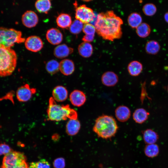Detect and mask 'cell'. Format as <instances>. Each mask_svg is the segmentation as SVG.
I'll return each instance as SVG.
<instances>
[{
    "instance_id": "obj_1",
    "label": "cell",
    "mask_w": 168,
    "mask_h": 168,
    "mask_svg": "<svg viewBox=\"0 0 168 168\" xmlns=\"http://www.w3.org/2000/svg\"><path fill=\"white\" fill-rule=\"evenodd\" d=\"M123 23L113 11H108L98 14L94 26L98 35L104 40L113 41L121 37Z\"/></svg>"
},
{
    "instance_id": "obj_2",
    "label": "cell",
    "mask_w": 168,
    "mask_h": 168,
    "mask_svg": "<svg viewBox=\"0 0 168 168\" xmlns=\"http://www.w3.org/2000/svg\"><path fill=\"white\" fill-rule=\"evenodd\" d=\"M118 128L114 117L110 115L103 114L96 119L93 131L98 137L107 139L115 136Z\"/></svg>"
},
{
    "instance_id": "obj_3",
    "label": "cell",
    "mask_w": 168,
    "mask_h": 168,
    "mask_svg": "<svg viewBox=\"0 0 168 168\" xmlns=\"http://www.w3.org/2000/svg\"><path fill=\"white\" fill-rule=\"evenodd\" d=\"M47 114L49 120L56 121L67 119H77V114L74 109L68 104L59 105L56 102L52 97L49 100Z\"/></svg>"
},
{
    "instance_id": "obj_4",
    "label": "cell",
    "mask_w": 168,
    "mask_h": 168,
    "mask_svg": "<svg viewBox=\"0 0 168 168\" xmlns=\"http://www.w3.org/2000/svg\"><path fill=\"white\" fill-rule=\"evenodd\" d=\"M17 57L14 50L0 46V77L11 75L16 65Z\"/></svg>"
},
{
    "instance_id": "obj_5",
    "label": "cell",
    "mask_w": 168,
    "mask_h": 168,
    "mask_svg": "<svg viewBox=\"0 0 168 168\" xmlns=\"http://www.w3.org/2000/svg\"><path fill=\"white\" fill-rule=\"evenodd\" d=\"M25 40L21 31L0 27V46L11 48L15 43H21Z\"/></svg>"
},
{
    "instance_id": "obj_6",
    "label": "cell",
    "mask_w": 168,
    "mask_h": 168,
    "mask_svg": "<svg viewBox=\"0 0 168 168\" xmlns=\"http://www.w3.org/2000/svg\"><path fill=\"white\" fill-rule=\"evenodd\" d=\"M0 168H29L23 152L12 151L4 155Z\"/></svg>"
},
{
    "instance_id": "obj_7",
    "label": "cell",
    "mask_w": 168,
    "mask_h": 168,
    "mask_svg": "<svg viewBox=\"0 0 168 168\" xmlns=\"http://www.w3.org/2000/svg\"><path fill=\"white\" fill-rule=\"evenodd\" d=\"M74 5L76 8L75 17L76 19L85 24L89 23L93 20L95 15L92 9L84 4L77 7L76 2Z\"/></svg>"
},
{
    "instance_id": "obj_8",
    "label": "cell",
    "mask_w": 168,
    "mask_h": 168,
    "mask_svg": "<svg viewBox=\"0 0 168 168\" xmlns=\"http://www.w3.org/2000/svg\"><path fill=\"white\" fill-rule=\"evenodd\" d=\"M36 91L35 88H31L29 84H26L17 89L16 93V97L20 102H26L30 99Z\"/></svg>"
},
{
    "instance_id": "obj_9",
    "label": "cell",
    "mask_w": 168,
    "mask_h": 168,
    "mask_svg": "<svg viewBox=\"0 0 168 168\" xmlns=\"http://www.w3.org/2000/svg\"><path fill=\"white\" fill-rule=\"evenodd\" d=\"M25 45L27 49L35 52L40 51L43 46L42 40L39 37L35 35L28 37L25 41Z\"/></svg>"
},
{
    "instance_id": "obj_10",
    "label": "cell",
    "mask_w": 168,
    "mask_h": 168,
    "mask_svg": "<svg viewBox=\"0 0 168 168\" xmlns=\"http://www.w3.org/2000/svg\"><path fill=\"white\" fill-rule=\"evenodd\" d=\"M21 21L24 26L27 28H31L37 25L39 19L37 15L34 12L28 10L23 14Z\"/></svg>"
},
{
    "instance_id": "obj_11",
    "label": "cell",
    "mask_w": 168,
    "mask_h": 168,
    "mask_svg": "<svg viewBox=\"0 0 168 168\" xmlns=\"http://www.w3.org/2000/svg\"><path fill=\"white\" fill-rule=\"evenodd\" d=\"M69 99L72 104L77 107L83 105L86 100L85 94L78 90H74L71 92L69 96Z\"/></svg>"
},
{
    "instance_id": "obj_12",
    "label": "cell",
    "mask_w": 168,
    "mask_h": 168,
    "mask_svg": "<svg viewBox=\"0 0 168 168\" xmlns=\"http://www.w3.org/2000/svg\"><path fill=\"white\" fill-rule=\"evenodd\" d=\"M46 36L48 41L54 45L60 44L63 39V35L61 32L55 28L48 30L47 31Z\"/></svg>"
},
{
    "instance_id": "obj_13",
    "label": "cell",
    "mask_w": 168,
    "mask_h": 168,
    "mask_svg": "<svg viewBox=\"0 0 168 168\" xmlns=\"http://www.w3.org/2000/svg\"><path fill=\"white\" fill-rule=\"evenodd\" d=\"M119 77L114 72L108 71L105 72L101 76V81L103 85L107 87H112L118 82Z\"/></svg>"
},
{
    "instance_id": "obj_14",
    "label": "cell",
    "mask_w": 168,
    "mask_h": 168,
    "mask_svg": "<svg viewBox=\"0 0 168 168\" xmlns=\"http://www.w3.org/2000/svg\"><path fill=\"white\" fill-rule=\"evenodd\" d=\"M115 114L118 121L124 122L129 119L131 115V111L128 107L123 105H120L115 110Z\"/></svg>"
},
{
    "instance_id": "obj_15",
    "label": "cell",
    "mask_w": 168,
    "mask_h": 168,
    "mask_svg": "<svg viewBox=\"0 0 168 168\" xmlns=\"http://www.w3.org/2000/svg\"><path fill=\"white\" fill-rule=\"evenodd\" d=\"M59 63V70L63 74L68 76L73 72L75 65L72 60L65 59L62 60Z\"/></svg>"
},
{
    "instance_id": "obj_16",
    "label": "cell",
    "mask_w": 168,
    "mask_h": 168,
    "mask_svg": "<svg viewBox=\"0 0 168 168\" xmlns=\"http://www.w3.org/2000/svg\"><path fill=\"white\" fill-rule=\"evenodd\" d=\"M53 98L55 101L61 102L66 100L68 96V91L66 88L62 86L55 87L52 91Z\"/></svg>"
},
{
    "instance_id": "obj_17",
    "label": "cell",
    "mask_w": 168,
    "mask_h": 168,
    "mask_svg": "<svg viewBox=\"0 0 168 168\" xmlns=\"http://www.w3.org/2000/svg\"><path fill=\"white\" fill-rule=\"evenodd\" d=\"M73 51V49L65 44L57 46L54 49V54L57 58H63L68 56Z\"/></svg>"
},
{
    "instance_id": "obj_18",
    "label": "cell",
    "mask_w": 168,
    "mask_h": 168,
    "mask_svg": "<svg viewBox=\"0 0 168 168\" xmlns=\"http://www.w3.org/2000/svg\"><path fill=\"white\" fill-rule=\"evenodd\" d=\"M81 127L80 122L77 119H69L66 125V133L70 136L75 135L79 132Z\"/></svg>"
},
{
    "instance_id": "obj_19",
    "label": "cell",
    "mask_w": 168,
    "mask_h": 168,
    "mask_svg": "<svg viewBox=\"0 0 168 168\" xmlns=\"http://www.w3.org/2000/svg\"><path fill=\"white\" fill-rule=\"evenodd\" d=\"M149 113L142 108L136 109L133 114V118L135 122L139 124H142L148 119Z\"/></svg>"
},
{
    "instance_id": "obj_20",
    "label": "cell",
    "mask_w": 168,
    "mask_h": 168,
    "mask_svg": "<svg viewBox=\"0 0 168 168\" xmlns=\"http://www.w3.org/2000/svg\"><path fill=\"white\" fill-rule=\"evenodd\" d=\"M143 138L147 144H155L158 141L159 136L157 133L151 129H147L143 131Z\"/></svg>"
},
{
    "instance_id": "obj_21",
    "label": "cell",
    "mask_w": 168,
    "mask_h": 168,
    "mask_svg": "<svg viewBox=\"0 0 168 168\" xmlns=\"http://www.w3.org/2000/svg\"><path fill=\"white\" fill-rule=\"evenodd\" d=\"M79 54L84 58H89L92 54L93 48L92 45L89 42H83L78 46Z\"/></svg>"
},
{
    "instance_id": "obj_22",
    "label": "cell",
    "mask_w": 168,
    "mask_h": 168,
    "mask_svg": "<svg viewBox=\"0 0 168 168\" xmlns=\"http://www.w3.org/2000/svg\"><path fill=\"white\" fill-rule=\"evenodd\" d=\"M57 25L63 29L69 28L72 23V18L68 14L62 13L60 14L56 20Z\"/></svg>"
},
{
    "instance_id": "obj_23",
    "label": "cell",
    "mask_w": 168,
    "mask_h": 168,
    "mask_svg": "<svg viewBox=\"0 0 168 168\" xmlns=\"http://www.w3.org/2000/svg\"><path fill=\"white\" fill-rule=\"evenodd\" d=\"M127 69L130 75L132 76H137L142 71L143 66L140 62L137 61H133L128 64Z\"/></svg>"
},
{
    "instance_id": "obj_24",
    "label": "cell",
    "mask_w": 168,
    "mask_h": 168,
    "mask_svg": "<svg viewBox=\"0 0 168 168\" xmlns=\"http://www.w3.org/2000/svg\"><path fill=\"white\" fill-rule=\"evenodd\" d=\"M51 4L49 0H38L36 1L35 6L40 13L47 14L51 8Z\"/></svg>"
},
{
    "instance_id": "obj_25",
    "label": "cell",
    "mask_w": 168,
    "mask_h": 168,
    "mask_svg": "<svg viewBox=\"0 0 168 168\" xmlns=\"http://www.w3.org/2000/svg\"><path fill=\"white\" fill-rule=\"evenodd\" d=\"M160 45L157 41L150 40L146 43L145 49L147 53L149 54L155 55L156 54L160 49Z\"/></svg>"
},
{
    "instance_id": "obj_26",
    "label": "cell",
    "mask_w": 168,
    "mask_h": 168,
    "mask_svg": "<svg viewBox=\"0 0 168 168\" xmlns=\"http://www.w3.org/2000/svg\"><path fill=\"white\" fill-rule=\"evenodd\" d=\"M142 21L141 15L137 12L131 13L128 18V24L133 28H136L142 23Z\"/></svg>"
},
{
    "instance_id": "obj_27",
    "label": "cell",
    "mask_w": 168,
    "mask_h": 168,
    "mask_svg": "<svg viewBox=\"0 0 168 168\" xmlns=\"http://www.w3.org/2000/svg\"><path fill=\"white\" fill-rule=\"evenodd\" d=\"M159 152V147L156 143L147 144L144 149L145 154L148 157H155L158 155Z\"/></svg>"
},
{
    "instance_id": "obj_28",
    "label": "cell",
    "mask_w": 168,
    "mask_h": 168,
    "mask_svg": "<svg viewBox=\"0 0 168 168\" xmlns=\"http://www.w3.org/2000/svg\"><path fill=\"white\" fill-rule=\"evenodd\" d=\"M151 31L149 25L145 22L142 23L136 28V32L141 38H146L150 34Z\"/></svg>"
},
{
    "instance_id": "obj_29",
    "label": "cell",
    "mask_w": 168,
    "mask_h": 168,
    "mask_svg": "<svg viewBox=\"0 0 168 168\" xmlns=\"http://www.w3.org/2000/svg\"><path fill=\"white\" fill-rule=\"evenodd\" d=\"M59 63L56 60L53 59L47 63L45 68L49 73L53 75L57 73L59 70Z\"/></svg>"
},
{
    "instance_id": "obj_30",
    "label": "cell",
    "mask_w": 168,
    "mask_h": 168,
    "mask_svg": "<svg viewBox=\"0 0 168 168\" xmlns=\"http://www.w3.org/2000/svg\"><path fill=\"white\" fill-rule=\"evenodd\" d=\"M83 26V23L76 19L72 22L69 27V30L71 33L74 34H77L82 30Z\"/></svg>"
},
{
    "instance_id": "obj_31",
    "label": "cell",
    "mask_w": 168,
    "mask_h": 168,
    "mask_svg": "<svg viewBox=\"0 0 168 168\" xmlns=\"http://www.w3.org/2000/svg\"><path fill=\"white\" fill-rule=\"evenodd\" d=\"M142 10L145 15L150 16L155 14L157 11V8L154 4L148 3L145 4L143 6Z\"/></svg>"
},
{
    "instance_id": "obj_32",
    "label": "cell",
    "mask_w": 168,
    "mask_h": 168,
    "mask_svg": "<svg viewBox=\"0 0 168 168\" xmlns=\"http://www.w3.org/2000/svg\"><path fill=\"white\" fill-rule=\"evenodd\" d=\"M29 168H50V165L47 160L42 159L38 161L30 163Z\"/></svg>"
},
{
    "instance_id": "obj_33",
    "label": "cell",
    "mask_w": 168,
    "mask_h": 168,
    "mask_svg": "<svg viewBox=\"0 0 168 168\" xmlns=\"http://www.w3.org/2000/svg\"><path fill=\"white\" fill-rule=\"evenodd\" d=\"M82 31L85 35H95L96 29L94 26L88 23L84 24Z\"/></svg>"
},
{
    "instance_id": "obj_34",
    "label": "cell",
    "mask_w": 168,
    "mask_h": 168,
    "mask_svg": "<svg viewBox=\"0 0 168 168\" xmlns=\"http://www.w3.org/2000/svg\"><path fill=\"white\" fill-rule=\"evenodd\" d=\"M55 168H64L65 166V159L63 157H59L55 159L53 162Z\"/></svg>"
},
{
    "instance_id": "obj_35",
    "label": "cell",
    "mask_w": 168,
    "mask_h": 168,
    "mask_svg": "<svg viewBox=\"0 0 168 168\" xmlns=\"http://www.w3.org/2000/svg\"><path fill=\"white\" fill-rule=\"evenodd\" d=\"M12 150L8 144L5 143H0V156L5 155Z\"/></svg>"
},
{
    "instance_id": "obj_36",
    "label": "cell",
    "mask_w": 168,
    "mask_h": 168,
    "mask_svg": "<svg viewBox=\"0 0 168 168\" xmlns=\"http://www.w3.org/2000/svg\"><path fill=\"white\" fill-rule=\"evenodd\" d=\"M95 35H85L82 38V40L84 42H91L94 39Z\"/></svg>"
},
{
    "instance_id": "obj_37",
    "label": "cell",
    "mask_w": 168,
    "mask_h": 168,
    "mask_svg": "<svg viewBox=\"0 0 168 168\" xmlns=\"http://www.w3.org/2000/svg\"><path fill=\"white\" fill-rule=\"evenodd\" d=\"M164 18L166 21L168 23V12H166L164 14Z\"/></svg>"
},
{
    "instance_id": "obj_38",
    "label": "cell",
    "mask_w": 168,
    "mask_h": 168,
    "mask_svg": "<svg viewBox=\"0 0 168 168\" xmlns=\"http://www.w3.org/2000/svg\"><path fill=\"white\" fill-rule=\"evenodd\" d=\"M167 91H168V86H167Z\"/></svg>"
},
{
    "instance_id": "obj_39",
    "label": "cell",
    "mask_w": 168,
    "mask_h": 168,
    "mask_svg": "<svg viewBox=\"0 0 168 168\" xmlns=\"http://www.w3.org/2000/svg\"></svg>"
}]
</instances>
